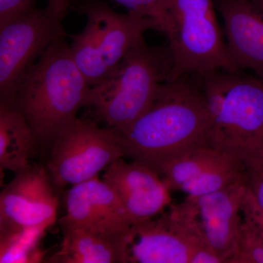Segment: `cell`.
<instances>
[{"mask_svg": "<svg viewBox=\"0 0 263 263\" xmlns=\"http://www.w3.org/2000/svg\"><path fill=\"white\" fill-rule=\"evenodd\" d=\"M211 119L200 77L164 82L148 110L130 127L117 132L124 157L155 171L196 147L209 146Z\"/></svg>", "mask_w": 263, "mask_h": 263, "instance_id": "1", "label": "cell"}, {"mask_svg": "<svg viewBox=\"0 0 263 263\" xmlns=\"http://www.w3.org/2000/svg\"><path fill=\"white\" fill-rule=\"evenodd\" d=\"M91 86L72 57L65 38L50 46L27 71L13 103L37 136L41 148L77 119L87 106Z\"/></svg>", "mask_w": 263, "mask_h": 263, "instance_id": "2", "label": "cell"}, {"mask_svg": "<svg viewBox=\"0 0 263 263\" xmlns=\"http://www.w3.org/2000/svg\"><path fill=\"white\" fill-rule=\"evenodd\" d=\"M200 79L210 114L208 145L247 173L263 168V81L241 71H215Z\"/></svg>", "mask_w": 263, "mask_h": 263, "instance_id": "3", "label": "cell"}, {"mask_svg": "<svg viewBox=\"0 0 263 263\" xmlns=\"http://www.w3.org/2000/svg\"><path fill=\"white\" fill-rule=\"evenodd\" d=\"M173 67L168 45L150 46L143 38L107 80L91 87L86 107L96 122L116 132L125 130L149 108Z\"/></svg>", "mask_w": 263, "mask_h": 263, "instance_id": "4", "label": "cell"}, {"mask_svg": "<svg viewBox=\"0 0 263 263\" xmlns=\"http://www.w3.org/2000/svg\"><path fill=\"white\" fill-rule=\"evenodd\" d=\"M72 10L87 18L81 32L71 36L72 57L90 86L108 79L146 31L160 32L157 21L117 13L100 0H72Z\"/></svg>", "mask_w": 263, "mask_h": 263, "instance_id": "5", "label": "cell"}, {"mask_svg": "<svg viewBox=\"0 0 263 263\" xmlns=\"http://www.w3.org/2000/svg\"><path fill=\"white\" fill-rule=\"evenodd\" d=\"M216 10L215 0H169L165 35L174 67L167 81L219 70L240 71L230 57Z\"/></svg>", "mask_w": 263, "mask_h": 263, "instance_id": "6", "label": "cell"}, {"mask_svg": "<svg viewBox=\"0 0 263 263\" xmlns=\"http://www.w3.org/2000/svg\"><path fill=\"white\" fill-rule=\"evenodd\" d=\"M72 0H47L0 24V105L13 106L27 71L53 43L68 36L64 21Z\"/></svg>", "mask_w": 263, "mask_h": 263, "instance_id": "7", "label": "cell"}, {"mask_svg": "<svg viewBox=\"0 0 263 263\" xmlns=\"http://www.w3.org/2000/svg\"><path fill=\"white\" fill-rule=\"evenodd\" d=\"M46 169L57 190L97 177L118 159L124 157L117 133L100 127L96 121L77 118L48 147Z\"/></svg>", "mask_w": 263, "mask_h": 263, "instance_id": "8", "label": "cell"}, {"mask_svg": "<svg viewBox=\"0 0 263 263\" xmlns=\"http://www.w3.org/2000/svg\"><path fill=\"white\" fill-rule=\"evenodd\" d=\"M249 187L248 174L226 189L198 197L187 196L170 205L169 212L198 243L224 263L234 252L243 217L241 205Z\"/></svg>", "mask_w": 263, "mask_h": 263, "instance_id": "9", "label": "cell"}, {"mask_svg": "<svg viewBox=\"0 0 263 263\" xmlns=\"http://www.w3.org/2000/svg\"><path fill=\"white\" fill-rule=\"evenodd\" d=\"M59 198L46 167L32 164L15 174L0 194V233L56 222Z\"/></svg>", "mask_w": 263, "mask_h": 263, "instance_id": "10", "label": "cell"}, {"mask_svg": "<svg viewBox=\"0 0 263 263\" xmlns=\"http://www.w3.org/2000/svg\"><path fill=\"white\" fill-rule=\"evenodd\" d=\"M66 214L61 226L123 236L133 223L113 189L98 176L71 186L64 196Z\"/></svg>", "mask_w": 263, "mask_h": 263, "instance_id": "11", "label": "cell"}, {"mask_svg": "<svg viewBox=\"0 0 263 263\" xmlns=\"http://www.w3.org/2000/svg\"><path fill=\"white\" fill-rule=\"evenodd\" d=\"M201 245L167 211L132 224L123 236L124 263H191Z\"/></svg>", "mask_w": 263, "mask_h": 263, "instance_id": "12", "label": "cell"}, {"mask_svg": "<svg viewBox=\"0 0 263 263\" xmlns=\"http://www.w3.org/2000/svg\"><path fill=\"white\" fill-rule=\"evenodd\" d=\"M103 179L120 198L133 224L153 219L171 205L168 186L141 162L118 159L104 170Z\"/></svg>", "mask_w": 263, "mask_h": 263, "instance_id": "13", "label": "cell"}, {"mask_svg": "<svg viewBox=\"0 0 263 263\" xmlns=\"http://www.w3.org/2000/svg\"><path fill=\"white\" fill-rule=\"evenodd\" d=\"M230 57L238 70L263 81V10L235 0H215Z\"/></svg>", "mask_w": 263, "mask_h": 263, "instance_id": "14", "label": "cell"}, {"mask_svg": "<svg viewBox=\"0 0 263 263\" xmlns=\"http://www.w3.org/2000/svg\"><path fill=\"white\" fill-rule=\"evenodd\" d=\"M61 228V246L48 262L124 263V235L111 236L72 227Z\"/></svg>", "mask_w": 263, "mask_h": 263, "instance_id": "15", "label": "cell"}, {"mask_svg": "<svg viewBox=\"0 0 263 263\" xmlns=\"http://www.w3.org/2000/svg\"><path fill=\"white\" fill-rule=\"evenodd\" d=\"M41 146L25 118L14 106L0 105V171L17 174L30 165Z\"/></svg>", "mask_w": 263, "mask_h": 263, "instance_id": "16", "label": "cell"}, {"mask_svg": "<svg viewBox=\"0 0 263 263\" xmlns=\"http://www.w3.org/2000/svg\"><path fill=\"white\" fill-rule=\"evenodd\" d=\"M226 157L209 146L196 147L163 164L157 173L171 191H181L185 184Z\"/></svg>", "mask_w": 263, "mask_h": 263, "instance_id": "17", "label": "cell"}, {"mask_svg": "<svg viewBox=\"0 0 263 263\" xmlns=\"http://www.w3.org/2000/svg\"><path fill=\"white\" fill-rule=\"evenodd\" d=\"M48 227L20 228L0 233V262H39L44 252L39 245Z\"/></svg>", "mask_w": 263, "mask_h": 263, "instance_id": "18", "label": "cell"}, {"mask_svg": "<svg viewBox=\"0 0 263 263\" xmlns=\"http://www.w3.org/2000/svg\"><path fill=\"white\" fill-rule=\"evenodd\" d=\"M247 174L245 166L226 157L181 188L187 196L198 197L220 191Z\"/></svg>", "mask_w": 263, "mask_h": 263, "instance_id": "19", "label": "cell"}, {"mask_svg": "<svg viewBox=\"0 0 263 263\" xmlns=\"http://www.w3.org/2000/svg\"><path fill=\"white\" fill-rule=\"evenodd\" d=\"M227 263H263V238L245 218L240 224L234 252Z\"/></svg>", "mask_w": 263, "mask_h": 263, "instance_id": "20", "label": "cell"}, {"mask_svg": "<svg viewBox=\"0 0 263 263\" xmlns=\"http://www.w3.org/2000/svg\"><path fill=\"white\" fill-rule=\"evenodd\" d=\"M122 5L127 13L157 21L160 32L167 34L169 26V0H113Z\"/></svg>", "mask_w": 263, "mask_h": 263, "instance_id": "21", "label": "cell"}, {"mask_svg": "<svg viewBox=\"0 0 263 263\" xmlns=\"http://www.w3.org/2000/svg\"><path fill=\"white\" fill-rule=\"evenodd\" d=\"M242 216L250 221L263 238V209L250 187L247 189L241 205Z\"/></svg>", "mask_w": 263, "mask_h": 263, "instance_id": "22", "label": "cell"}, {"mask_svg": "<svg viewBox=\"0 0 263 263\" xmlns=\"http://www.w3.org/2000/svg\"><path fill=\"white\" fill-rule=\"evenodd\" d=\"M38 0H0V24L35 8Z\"/></svg>", "mask_w": 263, "mask_h": 263, "instance_id": "23", "label": "cell"}, {"mask_svg": "<svg viewBox=\"0 0 263 263\" xmlns=\"http://www.w3.org/2000/svg\"><path fill=\"white\" fill-rule=\"evenodd\" d=\"M247 174L249 187L263 209V168L247 173Z\"/></svg>", "mask_w": 263, "mask_h": 263, "instance_id": "24", "label": "cell"}, {"mask_svg": "<svg viewBox=\"0 0 263 263\" xmlns=\"http://www.w3.org/2000/svg\"><path fill=\"white\" fill-rule=\"evenodd\" d=\"M235 1L247 3V4L253 5L256 8L263 10V0H235Z\"/></svg>", "mask_w": 263, "mask_h": 263, "instance_id": "25", "label": "cell"}]
</instances>
